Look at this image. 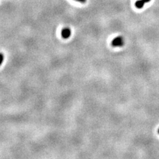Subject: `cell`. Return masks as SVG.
<instances>
[{
  "instance_id": "6da1fadb",
  "label": "cell",
  "mask_w": 159,
  "mask_h": 159,
  "mask_svg": "<svg viewBox=\"0 0 159 159\" xmlns=\"http://www.w3.org/2000/svg\"><path fill=\"white\" fill-rule=\"evenodd\" d=\"M111 45L113 46H121L124 45V40L122 37H117L115 38L111 42Z\"/></svg>"
},
{
  "instance_id": "7a4b0ae2",
  "label": "cell",
  "mask_w": 159,
  "mask_h": 159,
  "mask_svg": "<svg viewBox=\"0 0 159 159\" xmlns=\"http://www.w3.org/2000/svg\"><path fill=\"white\" fill-rule=\"evenodd\" d=\"M71 35V30L69 28H64L62 30L61 36L64 39H68Z\"/></svg>"
},
{
  "instance_id": "3957f363",
  "label": "cell",
  "mask_w": 159,
  "mask_h": 159,
  "mask_svg": "<svg viewBox=\"0 0 159 159\" xmlns=\"http://www.w3.org/2000/svg\"><path fill=\"white\" fill-rule=\"evenodd\" d=\"M145 2L144 0H139L135 3V7L138 9H141L143 7L144 5H145Z\"/></svg>"
},
{
  "instance_id": "277c9868",
  "label": "cell",
  "mask_w": 159,
  "mask_h": 159,
  "mask_svg": "<svg viewBox=\"0 0 159 159\" xmlns=\"http://www.w3.org/2000/svg\"><path fill=\"white\" fill-rule=\"evenodd\" d=\"M3 59H4V56H3V54L0 53V66L2 64V63H3Z\"/></svg>"
},
{
  "instance_id": "5b68a950",
  "label": "cell",
  "mask_w": 159,
  "mask_h": 159,
  "mask_svg": "<svg viewBox=\"0 0 159 159\" xmlns=\"http://www.w3.org/2000/svg\"><path fill=\"white\" fill-rule=\"evenodd\" d=\"M74 1L78 2H80V3H85L86 2V0H74Z\"/></svg>"
},
{
  "instance_id": "8992f818",
  "label": "cell",
  "mask_w": 159,
  "mask_h": 159,
  "mask_svg": "<svg viewBox=\"0 0 159 159\" xmlns=\"http://www.w3.org/2000/svg\"><path fill=\"white\" fill-rule=\"evenodd\" d=\"M144 1H145V3H148V2H150L151 0H144Z\"/></svg>"
},
{
  "instance_id": "52a82bcc",
  "label": "cell",
  "mask_w": 159,
  "mask_h": 159,
  "mask_svg": "<svg viewBox=\"0 0 159 159\" xmlns=\"http://www.w3.org/2000/svg\"><path fill=\"white\" fill-rule=\"evenodd\" d=\"M158 133H159V129H158Z\"/></svg>"
}]
</instances>
